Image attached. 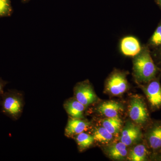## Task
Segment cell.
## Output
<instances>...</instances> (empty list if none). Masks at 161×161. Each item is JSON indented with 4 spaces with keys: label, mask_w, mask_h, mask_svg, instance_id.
Returning <instances> with one entry per match:
<instances>
[{
    "label": "cell",
    "mask_w": 161,
    "mask_h": 161,
    "mask_svg": "<svg viewBox=\"0 0 161 161\" xmlns=\"http://www.w3.org/2000/svg\"><path fill=\"white\" fill-rule=\"evenodd\" d=\"M24 106L23 93L17 90H8L0 98L1 111L13 120H17L21 117Z\"/></svg>",
    "instance_id": "1"
},
{
    "label": "cell",
    "mask_w": 161,
    "mask_h": 161,
    "mask_svg": "<svg viewBox=\"0 0 161 161\" xmlns=\"http://www.w3.org/2000/svg\"><path fill=\"white\" fill-rule=\"evenodd\" d=\"M133 69L136 78L142 82L153 80L157 69L150 53L147 50L141 51L133 61Z\"/></svg>",
    "instance_id": "2"
},
{
    "label": "cell",
    "mask_w": 161,
    "mask_h": 161,
    "mask_svg": "<svg viewBox=\"0 0 161 161\" xmlns=\"http://www.w3.org/2000/svg\"><path fill=\"white\" fill-rule=\"evenodd\" d=\"M129 115L132 121L139 125L146 124L150 118L146 104L138 96L132 97L130 101Z\"/></svg>",
    "instance_id": "3"
},
{
    "label": "cell",
    "mask_w": 161,
    "mask_h": 161,
    "mask_svg": "<svg viewBox=\"0 0 161 161\" xmlns=\"http://www.w3.org/2000/svg\"><path fill=\"white\" fill-rule=\"evenodd\" d=\"M74 95L75 99L86 107L97 100L93 88L87 80L77 84L74 89Z\"/></svg>",
    "instance_id": "4"
},
{
    "label": "cell",
    "mask_w": 161,
    "mask_h": 161,
    "mask_svg": "<svg viewBox=\"0 0 161 161\" xmlns=\"http://www.w3.org/2000/svg\"><path fill=\"white\" fill-rule=\"evenodd\" d=\"M125 75L120 72L113 73L108 79L106 89L110 94L115 96L122 95L128 89Z\"/></svg>",
    "instance_id": "5"
},
{
    "label": "cell",
    "mask_w": 161,
    "mask_h": 161,
    "mask_svg": "<svg viewBox=\"0 0 161 161\" xmlns=\"http://www.w3.org/2000/svg\"><path fill=\"white\" fill-rule=\"evenodd\" d=\"M147 99L153 108L154 109L161 108V86L157 80L150 81L147 86L144 88Z\"/></svg>",
    "instance_id": "6"
},
{
    "label": "cell",
    "mask_w": 161,
    "mask_h": 161,
    "mask_svg": "<svg viewBox=\"0 0 161 161\" xmlns=\"http://www.w3.org/2000/svg\"><path fill=\"white\" fill-rule=\"evenodd\" d=\"M142 131L138 126L129 122L125 127L120 137V142L126 146L135 143L142 138Z\"/></svg>",
    "instance_id": "7"
},
{
    "label": "cell",
    "mask_w": 161,
    "mask_h": 161,
    "mask_svg": "<svg viewBox=\"0 0 161 161\" xmlns=\"http://www.w3.org/2000/svg\"><path fill=\"white\" fill-rule=\"evenodd\" d=\"M120 49L125 56L135 57L141 53V46L138 40L133 36H127L121 40Z\"/></svg>",
    "instance_id": "8"
},
{
    "label": "cell",
    "mask_w": 161,
    "mask_h": 161,
    "mask_svg": "<svg viewBox=\"0 0 161 161\" xmlns=\"http://www.w3.org/2000/svg\"><path fill=\"white\" fill-rule=\"evenodd\" d=\"M90 122L82 119L73 118L69 119L65 129V135L70 137L77 135L87 130Z\"/></svg>",
    "instance_id": "9"
},
{
    "label": "cell",
    "mask_w": 161,
    "mask_h": 161,
    "mask_svg": "<svg viewBox=\"0 0 161 161\" xmlns=\"http://www.w3.org/2000/svg\"><path fill=\"white\" fill-rule=\"evenodd\" d=\"M124 110L122 105L115 101L104 102L98 106V111L107 118L119 116Z\"/></svg>",
    "instance_id": "10"
},
{
    "label": "cell",
    "mask_w": 161,
    "mask_h": 161,
    "mask_svg": "<svg viewBox=\"0 0 161 161\" xmlns=\"http://www.w3.org/2000/svg\"><path fill=\"white\" fill-rule=\"evenodd\" d=\"M149 146L154 151L161 150V123H157L151 127L147 134Z\"/></svg>",
    "instance_id": "11"
},
{
    "label": "cell",
    "mask_w": 161,
    "mask_h": 161,
    "mask_svg": "<svg viewBox=\"0 0 161 161\" xmlns=\"http://www.w3.org/2000/svg\"><path fill=\"white\" fill-rule=\"evenodd\" d=\"M64 108L71 118L83 119L86 107L75 98L66 100L64 104Z\"/></svg>",
    "instance_id": "12"
},
{
    "label": "cell",
    "mask_w": 161,
    "mask_h": 161,
    "mask_svg": "<svg viewBox=\"0 0 161 161\" xmlns=\"http://www.w3.org/2000/svg\"><path fill=\"white\" fill-rule=\"evenodd\" d=\"M127 147L120 142L109 145L105 148V152L112 159L122 160L125 159L128 155Z\"/></svg>",
    "instance_id": "13"
},
{
    "label": "cell",
    "mask_w": 161,
    "mask_h": 161,
    "mask_svg": "<svg viewBox=\"0 0 161 161\" xmlns=\"http://www.w3.org/2000/svg\"><path fill=\"white\" fill-rule=\"evenodd\" d=\"M148 151L145 145L138 144L130 150L129 158L132 161H144L148 159Z\"/></svg>",
    "instance_id": "14"
},
{
    "label": "cell",
    "mask_w": 161,
    "mask_h": 161,
    "mask_svg": "<svg viewBox=\"0 0 161 161\" xmlns=\"http://www.w3.org/2000/svg\"><path fill=\"white\" fill-rule=\"evenodd\" d=\"M92 135L95 142L104 144L109 143L114 137L113 134L103 126L95 128Z\"/></svg>",
    "instance_id": "15"
},
{
    "label": "cell",
    "mask_w": 161,
    "mask_h": 161,
    "mask_svg": "<svg viewBox=\"0 0 161 161\" xmlns=\"http://www.w3.org/2000/svg\"><path fill=\"white\" fill-rule=\"evenodd\" d=\"M122 121L119 116L107 118L103 121L102 125L113 135L119 132Z\"/></svg>",
    "instance_id": "16"
},
{
    "label": "cell",
    "mask_w": 161,
    "mask_h": 161,
    "mask_svg": "<svg viewBox=\"0 0 161 161\" xmlns=\"http://www.w3.org/2000/svg\"><path fill=\"white\" fill-rule=\"evenodd\" d=\"M75 139L79 150L80 151L89 148L95 142L93 135H90L84 132L76 135Z\"/></svg>",
    "instance_id": "17"
},
{
    "label": "cell",
    "mask_w": 161,
    "mask_h": 161,
    "mask_svg": "<svg viewBox=\"0 0 161 161\" xmlns=\"http://www.w3.org/2000/svg\"><path fill=\"white\" fill-rule=\"evenodd\" d=\"M13 12L11 0H0V18L10 16Z\"/></svg>",
    "instance_id": "18"
},
{
    "label": "cell",
    "mask_w": 161,
    "mask_h": 161,
    "mask_svg": "<svg viewBox=\"0 0 161 161\" xmlns=\"http://www.w3.org/2000/svg\"><path fill=\"white\" fill-rule=\"evenodd\" d=\"M151 42L154 45L161 44V25L156 30L151 39Z\"/></svg>",
    "instance_id": "19"
},
{
    "label": "cell",
    "mask_w": 161,
    "mask_h": 161,
    "mask_svg": "<svg viewBox=\"0 0 161 161\" xmlns=\"http://www.w3.org/2000/svg\"><path fill=\"white\" fill-rule=\"evenodd\" d=\"M8 83V81L4 80L2 78H0V98L4 94L5 92L4 88Z\"/></svg>",
    "instance_id": "20"
},
{
    "label": "cell",
    "mask_w": 161,
    "mask_h": 161,
    "mask_svg": "<svg viewBox=\"0 0 161 161\" xmlns=\"http://www.w3.org/2000/svg\"><path fill=\"white\" fill-rule=\"evenodd\" d=\"M31 0H21V2H22V3H28L29 1H30Z\"/></svg>",
    "instance_id": "21"
},
{
    "label": "cell",
    "mask_w": 161,
    "mask_h": 161,
    "mask_svg": "<svg viewBox=\"0 0 161 161\" xmlns=\"http://www.w3.org/2000/svg\"><path fill=\"white\" fill-rule=\"evenodd\" d=\"M160 4H161V0H158Z\"/></svg>",
    "instance_id": "22"
}]
</instances>
